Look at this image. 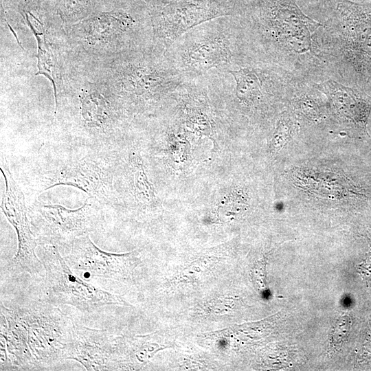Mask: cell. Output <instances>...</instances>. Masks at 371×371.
<instances>
[{"label": "cell", "mask_w": 371, "mask_h": 371, "mask_svg": "<svg viewBox=\"0 0 371 371\" xmlns=\"http://www.w3.org/2000/svg\"><path fill=\"white\" fill-rule=\"evenodd\" d=\"M279 34L296 52L311 47L312 30L319 24L306 16L293 3L284 1L278 5L275 16Z\"/></svg>", "instance_id": "cell-12"}, {"label": "cell", "mask_w": 371, "mask_h": 371, "mask_svg": "<svg viewBox=\"0 0 371 371\" xmlns=\"http://www.w3.org/2000/svg\"><path fill=\"white\" fill-rule=\"evenodd\" d=\"M49 1H52V2H54V3H55L56 4V3H57V1H58V0H49Z\"/></svg>", "instance_id": "cell-20"}, {"label": "cell", "mask_w": 371, "mask_h": 371, "mask_svg": "<svg viewBox=\"0 0 371 371\" xmlns=\"http://www.w3.org/2000/svg\"><path fill=\"white\" fill-rule=\"evenodd\" d=\"M104 0H58L56 10L67 30L97 10Z\"/></svg>", "instance_id": "cell-15"}, {"label": "cell", "mask_w": 371, "mask_h": 371, "mask_svg": "<svg viewBox=\"0 0 371 371\" xmlns=\"http://www.w3.org/2000/svg\"><path fill=\"white\" fill-rule=\"evenodd\" d=\"M63 256L74 271L87 273L92 278L120 281L131 278L139 262L136 251L114 254L98 247L89 235L76 238L63 249Z\"/></svg>", "instance_id": "cell-8"}, {"label": "cell", "mask_w": 371, "mask_h": 371, "mask_svg": "<svg viewBox=\"0 0 371 371\" xmlns=\"http://www.w3.org/2000/svg\"><path fill=\"white\" fill-rule=\"evenodd\" d=\"M25 325L31 352L40 366L66 360L76 323L43 300H27L12 308Z\"/></svg>", "instance_id": "cell-6"}, {"label": "cell", "mask_w": 371, "mask_h": 371, "mask_svg": "<svg viewBox=\"0 0 371 371\" xmlns=\"http://www.w3.org/2000/svg\"><path fill=\"white\" fill-rule=\"evenodd\" d=\"M1 366L0 370H15V368L10 359L6 348L5 339L1 336Z\"/></svg>", "instance_id": "cell-19"}, {"label": "cell", "mask_w": 371, "mask_h": 371, "mask_svg": "<svg viewBox=\"0 0 371 371\" xmlns=\"http://www.w3.org/2000/svg\"><path fill=\"white\" fill-rule=\"evenodd\" d=\"M228 56L223 40L214 38L192 47L187 52L188 63L200 71H205L224 63Z\"/></svg>", "instance_id": "cell-14"}, {"label": "cell", "mask_w": 371, "mask_h": 371, "mask_svg": "<svg viewBox=\"0 0 371 371\" xmlns=\"http://www.w3.org/2000/svg\"><path fill=\"white\" fill-rule=\"evenodd\" d=\"M37 255L44 267L43 297L55 305L68 304L84 313L109 305L129 306L120 296L87 282L69 266L59 249L39 245Z\"/></svg>", "instance_id": "cell-5"}, {"label": "cell", "mask_w": 371, "mask_h": 371, "mask_svg": "<svg viewBox=\"0 0 371 371\" xmlns=\"http://www.w3.org/2000/svg\"><path fill=\"white\" fill-rule=\"evenodd\" d=\"M236 80L238 98L246 103H252L261 96L260 82L256 72L248 68L230 71Z\"/></svg>", "instance_id": "cell-16"}, {"label": "cell", "mask_w": 371, "mask_h": 371, "mask_svg": "<svg viewBox=\"0 0 371 371\" xmlns=\"http://www.w3.org/2000/svg\"><path fill=\"white\" fill-rule=\"evenodd\" d=\"M27 209L38 244L58 249H64L78 237L102 229L109 210L90 196L82 206L74 210L39 199L27 203Z\"/></svg>", "instance_id": "cell-4"}, {"label": "cell", "mask_w": 371, "mask_h": 371, "mask_svg": "<svg viewBox=\"0 0 371 371\" xmlns=\"http://www.w3.org/2000/svg\"><path fill=\"white\" fill-rule=\"evenodd\" d=\"M350 327V318L344 316L337 320L333 330V341L335 344L341 343L348 335Z\"/></svg>", "instance_id": "cell-18"}, {"label": "cell", "mask_w": 371, "mask_h": 371, "mask_svg": "<svg viewBox=\"0 0 371 371\" xmlns=\"http://www.w3.org/2000/svg\"><path fill=\"white\" fill-rule=\"evenodd\" d=\"M54 97L58 139L115 149L124 104L87 63L70 57Z\"/></svg>", "instance_id": "cell-1"}, {"label": "cell", "mask_w": 371, "mask_h": 371, "mask_svg": "<svg viewBox=\"0 0 371 371\" xmlns=\"http://www.w3.org/2000/svg\"><path fill=\"white\" fill-rule=\"evenodd\" d=\"M145 30L128 12L102 5L67 30L72 56L98 60L137 49Z\"/></svg>", "instance_id": "cell-3"}, {"label": "cell", "mask_w": 371, "mask_h": 371, "mask_svg": "<svg viewBox=\"0 0 371 371\" xmlns=\"http://www.w3.org/2000/svg\"><path fill=\"white\" fill-rule=\"evenodd\" d=\"M126 172L129 194L132 196L136 210L149 214L157 206V200L153 184L146 171L143 159L139 151L128 150Z\"/></svg>", "instance_id": "cell-13"}, {"label": "cell", "mask_w": 371, "mask_h": 371, "mask_svg": "<svg viewBox=\"0 0 371 371\" xmlns=\"http://www.w3.org/2000/svg\"><path fill=\"white\" fill-rule=\"evenodd\" d=\"M1 336L5 339L7 351L15 370H30L41 368L33 357L27 340L26 328L16 312L1 302Z\"/></svg>", "instance_id": "cell-11"}, {"label": "cell", "mask_w": 371, "mask_h": 371, "mask_svg": "<svg viewBox=\"0 0 371 371\" xmlns=\"http://www.w3.org/2000/svg\"><path fill=\"white\" fill-rule=\"evenodd\" d=\"M292 122L287 119L278 121L273 137L271 140V151L276 153L280 151L291 137Z\"/></svg>", "instance_id": "cell-17"}, {"label": "cell", "mask_w": 371, "mask_h": 371, "mask_svg": "<svg viewBox=\"0 0 371 371\" xmlns=\"http://www.w3.org/2000/svg\"><path fill=\"white\" fill-rule=\"evenodd\" d=\"M113 148L56 140L26 159L19 183L30 196L56 186L76 187L113 208L119 159Z\"/></svg>", "instance_id": "cell-2"}, {"label": "cell", "mask_w": 371, "mask_h": 371, "mask_svg": "<svg viewBox=\"0 0 371 371\" xmlns=\"http://www.w3.org/2000/svg\"><path fill=\"white\" fill-rule=\"evenodd\" d=\"M117 337L104 329L76 324L66 360L78 361L88 371L116 370Z\"/></svg>", "instance_id": "cell-9"}, {"label": "cell", "mask_w": 371, "mask_h": 371, "mask_svg": "<svg viewBox=\"0 0 371 371\" xmlns=\"http://www.w3.org/2000/svg\"><path fill=\"white\" fill-rule=\"evenodd\" d=\"M1 171L5 183L1 209L15 229L18 240L17 251L3 267V271L14 275L25 273L41 276L44 267L36 252L39 244L31 228L23 192L14 180L5 158L1 159Z\"/></svg>", "instance_id": "cell-7"}, {"label": "cell", "mask_w": 371, "mask_h": 371, "mask_svg": "<svg viewBox=\"0 0 371 371\" xmlns=\"http://www.w3.org/2000/svg\"><path fill=\"white\" fill-rule=\"evenodd\" d=\"M331 100L336 111L366 132L371 97L358 89L329 80L316 85Z\"/></svg>", "instance_id": "cell-10"}]
</instances>
